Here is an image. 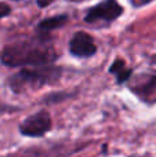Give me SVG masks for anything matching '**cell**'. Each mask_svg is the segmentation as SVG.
<instances>
[{
  "mask_svg": "<svg viewBox=\"0 0 156 157\" xmlns=\"http://www.w3.org/2000/svg\"><path fill=\"white\" fill-rule=\"evenodd\" d=\"M60 58L51 37H26L11 41L0 50V63L7 68H36L53 65Z\"/></svg>",
  "mask_w": 156,
  "mask_h": 157,
  "instance_id": "1",
  "label": "cell"
},
{
  "mask_svg": "<svg viewBox=\"0 0 156 157\" xmlns=\"http://www.w3.org/2000/svg\"><path fill=\"white\" fill-rule=\"evenodd\" d=\"M64 69L55 65H44L36 68H22L7 78V86L15 94L29 90H39L44 86L57 84L62 77Z\"/></svg>",
  "mask_w": 156,
  "mask_h": 157,
  "instance_id": "2",
  "label": "cell"
},
{
  "mask_svg": "<svg viewBox=\"0 0 156 157\" xmlns=\"http://www.w3.org/2000/svg\"><path fill=\"white\" fill-rule=\"evenodd\" d=\"M123 13L124 8L118 0H102L96 6L87 8L84 22L86 24H96V22L111 24L123 15Z\"/></svg>",
  "mask_w": 156,
  "mask_h": 157,
  "instance_id": "3",
  "label": "cell"
},
{
  "mask_svg": "<svg viewBox=\"0 0 156 157\" xmlns=\"http://www.w3.org/2000/svg\"><path fill=\"white\" fill-rule=\"evenodd\" d=\"M51 125L53 121L50 113L46 109H41L28 116L19 124V132L21 135L28 136V138H40L51 130Z\"/></svg>",
  "mask_w": 156,
  "mask_h": 157,
  "instance_id": "4",
  "label": "cell"
},
{
  "mask_svg": "<svg viewBox=\"0 0 156 157\" xmlns=\"http://www.w3.org/2000/svg\"><path fill=\"white\" fill-rule=\"evenodd\" d=\"M97 47L94 37L90 33L84 32V30H79V32L73 33L68 43V51L72 57L80 58V59H87L97 54Z\"/></svg>",
  "mask_w": 156,
  "mask_h": 157,
  "instance_id": "5",
  "label": "cell"
},
{
  "mask_svg": "<svg viewBox=\"0 0 156 157\" xmlns=\"http://www.w3.org/2000/svg\"><path fill=\"white\" fill-rule=\"evenodd\" d=\"M130 90L137 95L138 99L148 105H154L156 103V75L145 76L141 80L135 81V84H133Z\"/></svg>",
  "mask_w": 156,
  "mask_h": 157,
  "instance_id": "6",
  "label": "cell"
},
{
  "mask_svg": "<svg viewBox=\"0 0 156 157\" xmlns=\"http://www.w3.org/2000/svg\"><path fill=\"white\" fill-rule=\"evenodd\" d=\"M69 22V15L68 14H55V15L43 18L36 24V35L40 37H50L53 30H57L64 28Z\"/></svg>",
  "mask_w": 156,
  "mask_h": 157,
  "instance_id": "7",
  "label": "cell"
},
{
  "mask_svg": "<svg viewBox=\"0 0 156 157\" xmlns=\"http://www.w3.org/2000/svg\"><path fill=\"white\" fill-rule=\"evenodd\" d=\"M108 72H109V75H112V76L115 77V81L119 86L127 83L133 76V69L129 68L126 61L122 59V58H115L113 62L111 63Z\"/></svg>",
  "mask_w": 156,
  "mask_h": 157,
  "instance_id": "8",
  "label": "cell"
},
{
  "mask_svg": "<svg viewBox=\"0 0 156 157\" xmlns=\"http://www.w3.org/2000/svg\"><path fill=\"white\" fill-rule=\"evenodd\" d=\"M75 92H69V91H58V92H51V94L46 95V97L41 99L43 103L47 105H54V103H60L62 101H66L68 98L73 97Z\"/></svg>",
  "mask_w": 156,
  "mask_h": 157,
  "instance_id": "9",
  "label": "cell"
},
{
  "mask_svg": "<svg viewBox=\"0 0 156 157\" xmlns=\"http://www.w3.org/2000/svg\"><path fill=\"white\" fill-rule=\"evenodd\" d=\"M11 13H13L11 6L4 2H0V21H2L3 18H6V17L11 15Z\"/></svg>",
  "mask_w": 156,
  "mask_h": 157,
  "instance_id": "10",
  "label": "cell"
},
{
  "mask_svg": "<svg viewBox=\"0 0 156 157\" xmlns=\"http://www.w3.org/2000/svg\"><path fill=\"white\" fill-rule=\"evenodd\" d=\"M130 2H131V4L135 6V7H141V6L149 4V3L154 2V0H130Z\"/></svg>",
  "mask_w": 156,
  "mask_h": 157,
  "instance_id": "11",
  "label": "cell"
},
{
  "mask_svg": "<svg viewBox=\"0 0 156 157\" xmlns=\"http://www.w3.org/2000/svg\"><path fill=\"white\" fill-rule=\"evenodd\" d=\"M53 2H54V0H36V4L40 8H46L47 6H50Z\"/></svg>",
  "mask_w": 156,
  "mask_h": 157,
  "instance_id": "12",
  "label": "cell"
},
{
  "mask_svg": "<svg viewBox=\"0 0 156 157\" xmlns=\"http://www.w3.org/2000/svg\"><path fill=\"white\" fill-rule=\"evenodd\" d=\"M13 2H19V0H13Z\"/></svg>",
  "mask_w": 156,
  "mask_h": 157,
  "instance_id": "13",
  "label": "cell"
}]
</instances>
